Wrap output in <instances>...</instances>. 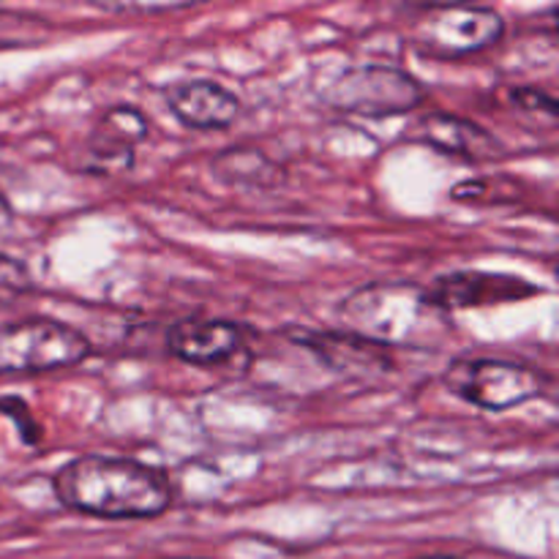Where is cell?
I'll use <instances>...</instances> for the list:
<instances>
[{
	"instance_id": "30bf717a",
	"label": "cell",
	"mask_w": 559,
	"mask_h": 559,
	"mask_svg": "<svg viewBox=\"0 0 559 559\" xmlns=\"http://www.w3.org/2000/svg\"><path fill=\"white\" fill-rule=\"evenodd\" d=\"M431 298L442 311L473 309V306H495L508 300L530 298L540 293L524 278L506 276V273L489 271H453L437 278L429 287Z\"/></svg>"
},
{
	"instance_id": "9c48e42d",
	"label": "cell",
	"mask_w": 559,
	"mask_h": 559,
	"mask_svg": "<svg viewBox=\"0 0 559 559\" xmlns=\"http://www.w3.org/2000/svg\"><path fill=\"white\" fill-rule=\"evenodd\" d=\"M162 96L169 112L197 131L229 129L240 118L238 96L213 80H175L164 85Z\"/></svg>"
},
{
	"instance_id": "e0dca14e",
	"label": "cell",
	"mask_w": 559,
	"mask_h": 559,
	"mask_svg": "<svg viewBox=\"0 0 559 559\" xmlns=\"http://www.w3.org/2000/svg\"><path fill=\"white\" fill-rule=\"evenodd\" d=\"M104 11H112V14H167V11H183L189 9L186 3H162V5H129V3H120V5H98Z\"/></svg>"
},
{
	"instance_id": "3957f363",
	"label": "cell",
	"mask_w": 559,
	"mask_h": 559,
	"mask_svg": "<svg viewBox=\"0 0 559 559\" xmlns=\"http://www.w3.org/2000/svg\"><path fill=\"white\" fill-rule=\"evenodd\" d=\"M85 333L49 317L0 325V377L74 369L91 358Z\"/></svg>"
},
{
	"instance_id": "7a4b0ae2",
	"label": "cell",
	"mask_w": 559,
	"mask_h": 559,
	"mask_svg": "<svg viewBox=\"0 0 559 559\" xmlns=\"http://www.w3.org/2000/svg\"><path fill=\"white\" fill-rule=\"evenodd\" d=\"M347 331L391 349H429L451 333L448 311L415 282L360 284L338 306Z\"/></svg>"
},
{
	"instance_id": "9a60e30c",
	"label": "cell",
	"mask_w": 559,
	"mask_h": 559,
	"mask_svg": "<svg viewBox=\"0 0 559 559\" xmlns=\"http://www.w3.org/2000/svg\"><path fill=\"white\" fill-rule=\"evenodd\" d=\"M33 289V276L20 260L9 254H0V306L14 304L25 293Z\"/></svg>"
},
{
	"instance_id": "6da1fadb",
	"label": "cell",
	"mask_w": 559,
	"mask_h": 559,
	"mask_svg": "<svg viewBox=\"0 0 559 559\" xmlns=\"http://www.w3.org/2000/svg\"><path fill=\"white\" fill-rule=\"evenodd\" d=\"M52 495L63 508L96 519H156L173 502L156 467L126 456H76L52 475Z\"/></svg>"
},
{
	"instance_id": "7c38bea8",
	"label": "cell",
	"mask_w": 559,
	"mask_h": 559,
	"mask_svg": "<svg viewBox=\"0 0 559 559\" xmlns=\"http://www.w3.org/2000/svg\"><path fill=\"white\" fill-rule=\"evenodd\" d=\"M243 349V331L227 320H183L167 331V353L189 366L224 364Z\"/></svg>"
},
{
	"instance_id": "5bb4252c",
	"label": "cell",
	"mask_w": 559,
	"mask_h": 559,
	"mask_svg": "<svg viewBox=\"0 0 559 559\" xmlns=\"http://www.w3.org/2000/svg\"><path fill=\"white\" fill-rule=\"evenodd\" d=\"M0 415H5V418L16 426V431H20V440L25 442V445H31V448L41 445V440H44L41 424H38L36 415L31 413V407H27L20 396L0 399Z\"/></svg>"
},
{
	"instance_id": "ba28073f",
	"label": "cell",
	"mask_w": 559,
	"mask_h": 559,
	"mask_svg": "<svg viewBox=\"0 0 559 559\" xmlns=\"http://www.w3.org/2000/svg\"><path fill=\"white\" fill-rule=\"evenodd\" d=\"M289 338L309 349L320 364L328 369L338 371L347 377H369V374H385L393 369V349L382 347V344L371 342V338L358 336V333L347 331H289Z\"/></svg>"
},
{
	"instance_id": "5b68a950",
	"label": "cell",
	"mask_w": 559,
	"mask_h": 559,
	"mask_svg": "<svg viewBox=\"0 0 559 559\" xmlns=\"http://www.w3.org/2000/svg\"><path fill=\"white\" fill-rule=\"evenodd\" d=\"M322 98L338 112L364 115V118H393L413 112L426 98V87L409 71L399 66L366 63L344 69Z\"/></svg>"
},
{
	"instance_id": "277c9868",
	"label": "cell",
	"mask_w": 559,
	"mask_h": 559,
	"mask_svg": "<svg viewBox=\"0 0 559 559\" xmlns=\"http://www.w3.org/2000/svg\"><path fill=\"white\" fill-rule=\"evenodd\" d=\"M442 382L462 402L491 413H506L519 404L533 402L549 388V377L535 366L502 358H469V355L451 360V366L442 371Z\"/></svg>"
},
{
	"instance_id": "52a82bcc",
	"label": "cell",
	"mask_w": 559,
	"mask_h": 559,
	"mask_svg": "<svg viewBox=\"0 0 559 559\" xmlns=\"http://www.w3.org/2000/svg\"><path fill=\"white\" fill-rule=\"evenodd\" d=\"M147 118L136 107L118 104L98 118L82 151V169L93 175H123L134 167V151L147 140Z\"/></svg>"
},
{
	"instance_id": "8992f818",
	"label": "cell",
	"mask_w": 559,
	"mask_h": 559,
	"mask_svg": "<svg viewBox=\"0 0 559 559\" xmlns=\"http://www.w3.org/2000/svg\"><path fill=\"white\" fill-rule=\"evenodd\" d=\"M506 33L500 11L486 5H420L409 36L420 49L442 58H462L497 44Z\"/></svg>"
},
{
	"instance_id": "8fae6325",
	"label": "cell",
	"mask_w": 559,
	"mask_h": 559,
	"mask_svg": "<svg viewBox=\"0 0 559 559\" xmlns=\"http://www.w3.org/2000/svg\"><path fill=\"white\" fill-rule=\"evenodd\" d=\"M413 136L445 156L464 158V162H495L506 153L502 142L489 129L451 112L424 115Z\"/></svg>"
},
{
	"instance_id": "4fadbf2b",
	"label": "cell",
	"mask_w": 559,
	"mask_h": 559,
	"mask_svg": "<svg viewBox=\"0 0 559 559\" xmlns=\"http://www.w3.org/2000/svg\"><path fill=\"white\" fill-rule=\"evenodd\" d=\"M211 173L222 183L240 189H276L284 183V169L265 151L251 145L224 147L211 158Z\"/></svg>"
},
{
	"instance_id": "2e32d148",
	"label": "cell",
	"mask_w": 559,
	"mask_h": 559,
	"mask_svg": "<svg viewBox=\"0 0 559 559\" xmlns=\"http://www.w3.org/2000/svg\"><path fill=\"white\" fill-rule=\"evenodd\" d=\"M508 102H511V107L519 109V112L535 115V118H546L549 123H555L557 120L555 96H549V93L540 91V87H530V85L511 87V91H508Z\"/></svg>"
}]
</instances>
